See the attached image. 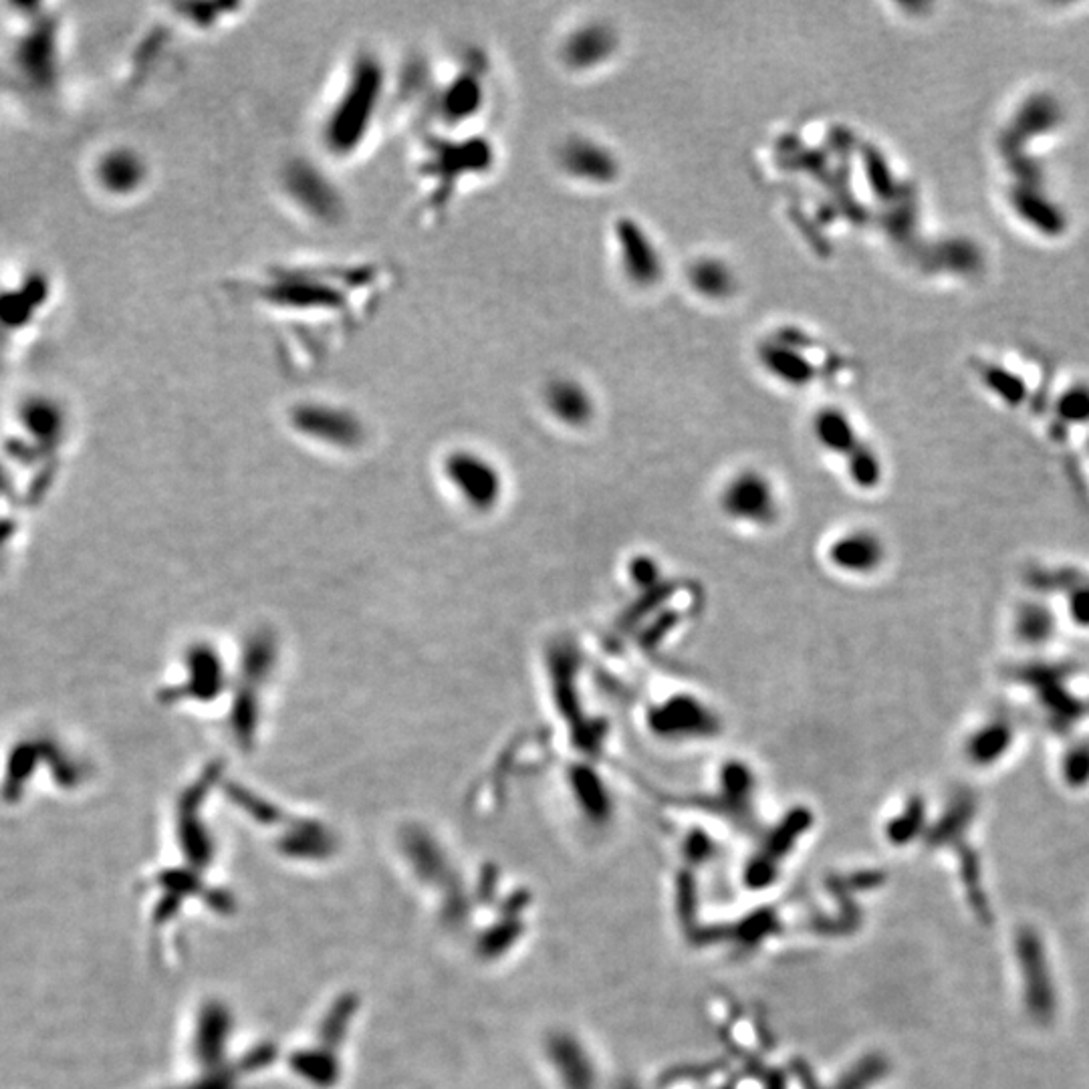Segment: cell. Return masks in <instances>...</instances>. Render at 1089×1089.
Returning <instances> with one entry per match:
<instances>
[{"mask_svg":"<svg viewBox=\"0 0 1089 1089\" xmlns=\"http://www.w3.org/2000/svg\"><path fill=\"white\" fill-rule=\"evenodd\" d=\"M384 85V65L374 55L363 53L351 63L343 87L323 119L321 136L331 154L351 156L366 142L380 111Z\"/></svg>","mask_w":1089,"mask_h":1089,"instance_id":"1","label":"cell"},{"mask_svg":"<svg viewBox=\"0 0 1089 1089\" xmlns=\"http://www.w3.org/2000/svg\"><path fill=\"white\" fill-rule=\"evenodd\" d=\"M361 273L333 267H277L265 273L255 291L271 309L293 313H351V289Z\"/></svg>","mask_w":1089,"mask_h":1089,"instance_id":"2","label":"cell"},{"mask_svg":"<svg viewBox=\"0 0 1089 1089\" xmlns=\"http://www.w3.org/2000/svg\"><path fill=\"white\" fill-rule=\"evenodd\" d=\"M1015 960L1027 1017L1039 1027L1051 1025L1059 1011V995L1051 973L1047 946L1037 928L1025 924L1017 930Z\"/></svg>","mask_w":1089,"mask_h":1089,"instance_id":"3","label":"cell"},{"mask_svg":"<svg viewBox=\"0 0 1089 1089\" xmlns=\"http://www.w3.org/2000/svg\"><path fill=\"white\" fill-rule=\"evenodd\" d=\"M718 507L726 519L753 529H767L781 517V495L769 474L743 468L724 480Z\"/></svg>","mask_w":1089,"mask_h":1089,"instance_id":"4","label":"cell"},{"mask_svg":"<svg viewBox=\"0 0 1089 1089\" xmlns=\"http://www.w3.org/2000/svg\"><path fill=\"white\" fill-rule=\"evenodd\" d=\"M648 729L662 741L694 743L718 733L720 720L712 706L694 694H674L648 712Z\"/></svg>","mask_w":1089,"mask_h":1089,"instance_id":"5","label":"cell"},{"mask_svg":"<svg viewBox=\"0 0 1089 1089\" xmlns=\"http://www.w3.org/2000/svg\"><path fill=\"white\" fill-rule=\"evenodd\" d=\"M618 261L624 277L642 289L654 287L664 277V259L642 222L620 218L614 224Z\"/></svg>","mask_w":1089,"mask_h":1089,"instance_id":"6","label":"cell"},{"mask_svg":"<svg viewBox=\"0 0 1089 1089\" xmlns=\"http://www.w3.org/2000/svg\"><path fill=\"white\" fill-rule=\"evenodd\" d=\"M559 166L573 180L593 186H608L622 172L618 156L608 146L581 136L569 138L559 148Z\"/></svg>","mask_w":1089,"mask_h":1089,"instance_id":"7","label":"cell"},{"mask_svg":"<svg viewBox=\"0 0 1089 1089\" xmlns=\"http://www.w3.org/2000/svg\"><path fill=\"white\" fill-rule=\"evenodd\" d=\"M825 555L835 571L862 577L872 575L882 567L886 547L874 531L847 529L829 541Z\"/></svg>","mask_w":1089,"mask_h":1089,"instance_id":"8","label":"cell"},{"mask_svg":"<svg viewBox=\"0 0 1089 1089\" xmlns=\"http://www.w3.org/2000/svg\"><path fill=\"white\" fill-rule=\"evenodd\" d=\"M620 45L616 29L603 21L575 27L561 45V59L573 71H591L608 63Z\"/></svg>","mask_w":1089,"mask_h":1089,"instance_id":"9","label":"cell"},{"mask_svg":"<svg viewBox=\"0 0 1089 1089\" xmlns=\"http://www.w3.org/2000/svg\"><path fill=\"white\" fill-rule=\"evenodd\" d=\"M285 184L289 196L309 216L319 220H331L335 212H339L337 190L319 170L299 162L287 170Z\"/></svg>","mask_w":1089,"mask_h":1089,"instance_id":"10","label":"cell"},{"mask_svg":"<svg viewBox=\"0 0 1089 1089\" xmlns=\"http://www.w3.org/2000/svg\"><path fill=\"white\" fill-rule=\"evenodd\" d=\"M547 412L565 428L581 430L595 416V400L591 392L573 378H555L543 392Z\"/></svg>","mask_w":1089,"mask_h":1089,"instance_id":"11","label":"cell"},{"mask_svg":"<svg viewBox=\"0 0 1089 1089\" xmlns=\"http://www.w3.org/2000/svg\"><path fill=\"white\" fill-rule=\"evenodd\" d=\"M484 105V85L478 71L458 73L440 95V117L448 126H458L478 115Z\"/></svg>","mask_w":1089,"mask_h":1089,"instance_id":"12","label":"cell"},{"mask_svg":"<svg viewBox=\"0 0 1089 1089\" xmlns=\"http://www.w3.org/2000/svg\"><path fill=\"white\" fill-rule=\"evenodd\" d=\"M759 359L763 368L783 384L805 386L815 376V366L811 359L795 345L785 339H773L763 343L759 349Z\"/></svg>","mask_w":1089,"mask_h":1089,"instance_id":"13","label":"cell"},{"mask_svg":"<svg viewBox=\"0 0 1089 1089\" xmlns=\"http://www.w3.org/2000/svg\"><path fill=\"white\" fill-rule=\"evenodd\" d=\"M811 432L815 442L829 454H835L839 458H847L854 450H858L864 442H860L856 424L847 416L841 408L827 406L821 408L813 420H811Z\"/></svg>","mask_w":1089,"mask_h":1089,"instance_id":"14","label":"cell"},{"mask_svg":"<svg viewBox=\"0 0 1089 1089\" xmlns=\"http://www.w3.org/2000/svg\"><path fill=\"white\" fill-rule=\"evenodd\" d=\"M450 468L474 503L489 507L499 499L501 476L489 460L478 454H458L452 458Z\"/></svg>","mask_w":1089,"mask_h":1089,"instance_id":"15","label":"cell"},{"mask_svg":"<svg viewBox=\"0 0 1089 1089\" xmlns=\"http://www.w3.org/2000/svg\"><path fill=\"white\" fill-rule=\"evenodd\" d=\"M688 281L692 289L708 301H724L735 295L737 277L731 265L716 257H700L690 265Z\"/></svg>","mask_w":1089,"mask_h":1089,"instance_id":"16","label":"cell"}]
</instances>
